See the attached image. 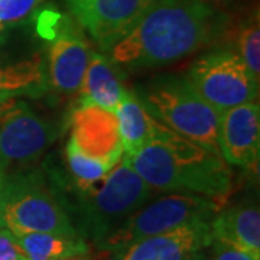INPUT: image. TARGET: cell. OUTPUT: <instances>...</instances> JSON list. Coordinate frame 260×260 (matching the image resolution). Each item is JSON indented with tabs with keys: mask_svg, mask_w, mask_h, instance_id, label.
Masks as SVG:
<instances>
[{
	"mask_svg": "<svg viewBox=\"0 0 260 260\" xmlns=\"http://www.w3.org/2000/svg\"><path fill=\"white\" fill-rule=\"evenodd\" d=\"M227 29L225 16L204 0H153L107 52L113 64L153 68L213 45Z\"/></svg>",
	"mask_w": 260,
	"mask_h": 260,
	"instance_id": "obj_1",
	"label": "cell"
},
{
	"mask_svg": "<svg viewBox=\"0 0 260 260\" xmlns=\"http://www.w3.org/2000/svg\"><path fill=\"white\" fill-rule=\"evenodd\" d=\"M127 158L155 191L203 195L221 205L232 192L233 171L221 153L203 148L175 132Z\"/></svg>",
	"mask_w": 260,
	"mask_h": 260,
	"instance_id": "obj_2",
	"label": "cell"
},
{
	"mask_svg": "<svg viewBox=\"0 0 260 260\" xmlns=\"http://www.w3.org/2000/svg\"><path fill=\"white\" fill-rule=\"evenodd\" d=\"M156 191L140 178L123 155L119 164L100 181L90 185L67 188L71 200H61L65 211L78 220V234L100 249L104 240L139 208L148 204Z\"/></svg>",
	"mask_w": 260,
	"mask_h": 260,
	"instance_id": "obj_3",
	"label": "cell"
},
{
	"mask_svg": "<svg viewBox=\"0 0 260 260\" xmlns=\"http://www.w3.org/2000/svg\"><path fill=\"white\" fill-rule=\"evenodd\" d=\"M136 97L168 129L220 153L217 140L220 113L197 93L185 77H159L138 90Z\"/></svg>",
	"mask_w": 260,
	"mask_h": 260,
	"instance_id": "obj_4",
	"label": "cell"
},
{
	"mask_svg": "<svg viewBox=\"0 0 260 260\" xmlns=\"http://www.w3.org/2000/svg\"><path fill=\"white\" fill-rule=\"evenodd\" d=\"M0 229L13 236L25 233L80 236L58 197L37 174L3 177L0 189Z\"/></svg>",
	"mask_w": 260,
	"mask_h": 260,
	"instance_id": "obj_5",
	"label": "cell"
},
{
	"mask_svg": "<svg viewBox=\"0 0 260 260\" xmlns=\"http://www.w3.org/2000/svg\"><path fill=\"white\" fill-rule=\"evenodd\" d=\"M185 78L218 113L259 99V81L233 48H215L200 56Z\"/></svg>",
	"mask_w": 260,
	"mask_h": 260,
	"instance_id": "obj_6",
	"label": "cell"
},
{
	"mask_svg": "<svg viewBox=\"0 0 260 260\" xmlns=\"http://www.w3.org/2000/svg\"><path fill=\"white\" fill-rule=\"evenodd\" d=\"M221 204L195 194H171L148 203L104 240L102 250H117L143 237L169 232L185 224L213 220Z\"/></svg>",
	"mask_w": 260,
	"mask_h": 260,
	"instance_id": "obj_7",
	"label": "cell"
},
{
	"mask_svg": "<svg viewBox=\"0 0 260 260\" xmlns=\"http://www.w3.org/2000/svg\"><path fill=\"white\" fill-rule=\"evenodd\" d=\"M56 138L52 123L26 103L13 99L0 104V174L35 164Z\"/></svg>",
	"mask_w": 260,
	"mask_h": 260,
	"instance_id": "obj_8",
	"label": "cell"
},
{
	"mask_svg": "<svg viewBox=\"0 0 260 260\" xmlns=\"http://www.w3.org/2000/svg\"><path fill=\"white\" fill-rule=\"evenodd\" d=\"M211 220L185 224L113 250V260H198L211 246Z\"/></svg>",
	"mask_w": 260,
	"mask_h": 260,
	"instance_id": "obj_9",
	"label": "cell"
},
{
	"mask_svg": "<svg viewBox=\"0 0 260 260\" xmlns=\"http://www.w3.org/2000/svg\"><path fill=\"white\" fill-rule=\"evenodd\" d=\"M153 0H68L77 20L103 51H109Z\"/></svg>",
	"mask_w": 260,
	"mask_h": 260,
	"instance_id": "obj_10",
	"label": "cell"
},
{
	"mask_svg": "<svg viewBox=\"0 0 260 260\" xmlns=\"http://www.w3.org/2000/svg\"><path fill=\"white\" fill-rule=\"evenodd\" d=\"M217 140L220 153L229 165L256 167L260 156L259 103H246L220 113Z\"/></svg>",
	"mask_w": 260,
	"mask_h": 260,
	"instance_id": "obj_11",
	"label": "cell"
},
{
	"mask_svg": "<svg viewBox=\"0 0 260 260\" xmlns=\"http://www.w3.org/2000/svg\"><path fill=\"white\" fill-rule=\"evenodd\" d=\"M90 56L87 41L74 28L58 30L49 41L48 83L59 93H77L83 84Z\"/></svg>",
	"mask_w": 260,
	"mask_h": 260,
	"instance_id": "obj_12",
	"label": "cell"
},
{
	"mask_svg": "<svg viewBox=\"0 0 260 260\" xmlns=\"http://www.w3.org/2000/svg\"><path fill=\"white\" fill-rule=\"evenodd\" d=\"M70 139L84 153L113 168L123 158L116 116L99 107L80 106L74 116V130Z\"/></svg>",
	"mask_w": 260,
	"mask_h": 260,
	"instance_id": "obj_13",
	"label": "cell"
},
{
	"mask_svg": "<svg viewBox=\"0 0 260 260\" xmlns=\"http://www.w3.org/2000/svg\"><path fill=\"white\" fill-rule=\"evenodd\" d=\"M114 116L123 155L126 156H133L152 142L164 139L172 133V130L156 120L140 103L136 94L129 90L119 103Z\"/></svg>",
	"mask_w": 260,
	"mask_h": 260,
	"instance_id": "obj_14",
	"label": "cell"
},
{
	"mask_svg": "<svg viewBox=\"0 0 260 260\" xmlns=\"http://www.w3.org/2000/svg\"><path fill=\"white\" fill-rule=\"evenodd\" d=\"M211 237L260 256V213L257 205L240 204L218 211L211 220Z\"/></svg>",
	"mask_w": 260,
	"mask_h": 260,
	"instance_id": "obj_15",
	"label": "cell"
},
{
	"mask_svg": "<svg viewBox=\"0 0 260 260\" xmlns=\"http://www.w3.org/2000/svg\"><path fill=\"white\" fill-rule=\"evenodd\" d=\"M78 91L81 107L94 106L114 113L127 88H124L112 61L99 52H91Z\"/></svg>",
	"mask_w": 260,
	"mask_h": 260,
	"instance_id": "obj_16",
	"label": "cell"
},
{
	"mask_svg": "<svg viewBox=\"0 0 260 260\" xmlns=\"http://www.w3.org/2000/svg\"><path fill=\"white\" fill-rule=\"evenodd\" d=\"M13 239L28 260H74L88 253V244L81 236L25 233L13 236Z\"/></svg>",
	"mask_w": 260,
	"mask_h": 260,
	"instance_id": "obj_17",
	"label": "cell"
},
{
	"mask_svg": "<svg viewBox=\"0 0 260 260\" xmlns=\"http://www.w3.org/2000/svg\"><path fill=\"white\" fill-rule=\"evenodd\" d=\"M47 90L45 65L39 55L15 64L0 65V102L19 95L41 97Z\"/></svg>",
	"mask_w": 260,
	"mask_h": 260,
	"instance_id": "obj_18",
	"label": "cell"
},
{
	"mask_svg": "<svg viewBox=\"0 0 260 260\" xmlns=\"http://www.w3.org/2000/svg\"><path fill=\"white\" fill-rule=\"evenodd\" d=\"M65 156L74 185L84 186L94 184L106 177L113 169L109 164L84 153L71 139L68 140L65 146Z\"/></svg>",
	"mask_w": 260,
	"mask_h": 260,
	"instance_id": "obj_19",
	"label": "cell"
},
{
	"mask_svg": "<svg viewBox=\"0 0 260 260\" xmlns=\"http://www.w3.org/2000/svg\"><path fill=\"white\" fill-rule=\"evenodd\" d=\"M237 54L250 70L253 77L259 81L260 77V25L259 15L254 13L243 20L236 32Z\"/></svg>",
	"mask_w": 260,
	"mask_h": 260,
	"instance_id": "obj_20",
	"label": "cell"
},
{
	"mask_svg": "<svg viewBox=\"0 0 260 260\" xmlns=\"http://www.w3.org/2000/svg\"><path fill=\"white\" fill-rule=\"evenodd\" d=\"M42 0H0V23L18 22L28 16Z\"/></svg>",
	"mask_w": 260,
	"mask_h": 260,
	"instance_id": "obj_21",
	"label": "cell"
},
{
	"mask_svg": "<svg viewBox=\"0 0 260 260\" xmlns=\"http://www.w3.org/2000/svg\"><path fill=\"white\" fill-rule=\"evenodd\" d=\"M213 247V256L211 260H259V254H254L247 250H243V249H237L234 246L230 244H225L221 242H211Z\"/></svg>",
	"mask_w": 260,
	"mask_h": 260,
	"instance_id": "obj_22",
	"label": "cell"
},
{
	"mask_svg": "<svg viewBox=\"0 0 260 260\" xmlns=\"http://www.w3.org/2000/svg\"><path fill=\"white\" fill-rule=\"evenodd\" d=\"M0 260H28L18 247L13 236L5 229H0Z\"/></svg>",
	"mask_w": 260,
	"mask_h": 260,
	"instance_id": "obj_23",
	"label": "cell"
},
{
	"mask_svg": "<svg viewBox=\"0 0 260 260\" xmlns=\"http://www.w3.org/2000/svg\"><path fill=\"white\" fill-rule=\"evenodd\" d=\"M3 177H5V175L0 174V189H2V185H3Z\"/></svg>",
	"mask_w": 260,
	"mask_h": 260,
	"instance_id": "obj_24",
	"label": "cell"
},
{
	"mask_svg": "<svg viewBox=\"0 0 260 260\" xmlns=\"http://www.w3.org/2000/svg\"><path fill=\"white\" fill-rule=\"evenodd\" d=\"M74 260H85V259H83V257H80V259H74Z\"/></svg>",
	"mask_w": 260,
	"mask_h": 260,
	"instance_id": "obj_25",
	"label": "cell"
},
{
	"mask_svg": "<svg viewBox=\"0 0 260 260\" xmlns=\"http://www.w3.org/2000/svg\"><path fill=\"white\" fill-rule=\"evenodd\" d=\"M198 260H204V257H203V259H198Z\"/></svg>",
	"mask_w": 260,
	"mask_h": 260,
	"instance_id": "obj_26",
	"label": "cell"
},
{
	"mask_svg": "<svg viewBox=\"0 0 260 260\" xmlns=\"http://www.w3.org/2000/svg\"><path fill=\"white\" fill-rule=\"evenodd\" d=\"M3 102H5V100H3ZM0 104H2V102H0Z\"/></svg>",
	"mask_w": 260,
	"mask_h": 260,
	"instance_id": "obj_27",
	"label": "cell"
},
{
	"mask_svg": "<svg viewBox=\"0 0 260 260\" xmlns=\"http://www.w3.org/2000/svg\"><path fill=\"white\" fill-rule=\"evenodd\" d=\"M0 26H2V23H0Z\"/></svg>",
	"mask_w": 260,
	"mask_h": 260,
	"instance_id": "obj_28",
	"label": "cell"
}]
</instances>
